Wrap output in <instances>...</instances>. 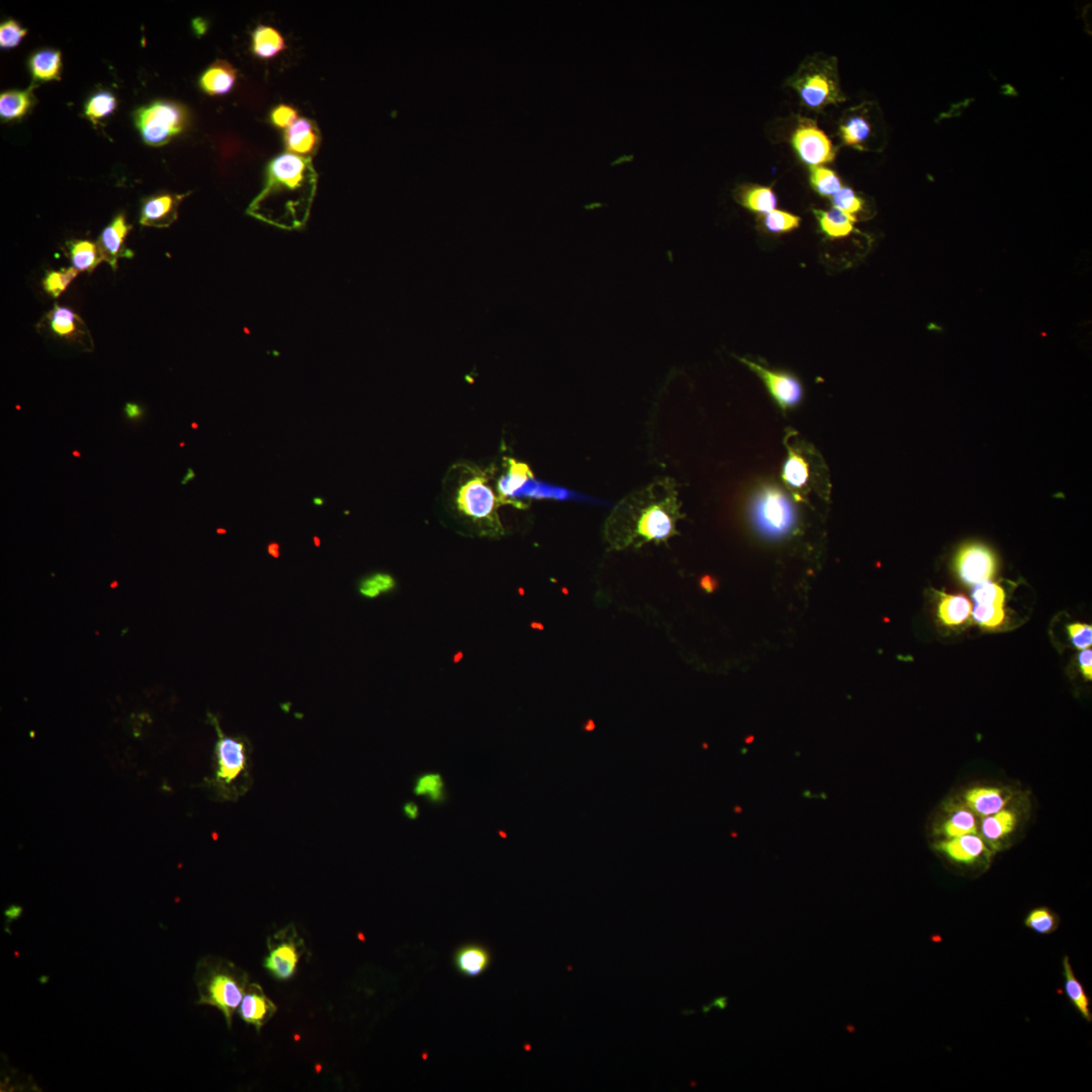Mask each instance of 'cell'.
I'll return each instance as SVG.
<instances>
[{"label":"cell","instance_id":"obj_21","mask_svg":"<svg viewBox=\"0 0 1092 1092\" xmlns=\"http://www.w3.org/2000/svg\"><path fill=\"white\" fill-rule=\"evenodd\" d=\"M735 198L743 208L754 213L767 215L777 207V197L771 188L742 184L736 189Z\"/></svg>","mask_w":1092,"mask_h":1092},{"label":"cell","instance_id":"obj_4","mask_svg":"<svg viewBox=\"0 0 1092 1092\" xmlns=\"http://www.w3.org/2000/svg\"><path fill=\"white\" fill-rule=\"evenodd\" d=\"M194 983L199 996L197 1005L218 1009L231 1028L235 1012L249 985V975L229 960L207 956L198 962Z\"/></svg>","mask_w":1092,"mask_h":1092},{"label":"cell","instance_id":"obj_23","mask_svg":"<svg viewBox=\"0 0 1092 1092\" xmlns=\"http://www.w3.org/2000/svg\"><path fill=\"white\" fill-rule=\"evenodd\" d=\"M64 250L72 263V267L79 272L92 273L100 262L104 261L97 242L73 240L67 243Z\"/></svg>","mask_w":1092,"mask_h":1092},{"label":"cell","instance_id":"obj_3","mask_svg":"<svg viewBox=\"0 0 1092 1092\" xmlns=\"http://www.w3.org/2000/svg\"><path fill=\"white\" fill-rule=\"evenodd\" d=\"M451 477L450 497L457 513L484 535H502L498 509L504 503L490 484V473L462 463L453 468Z\"/></svg>","mask_w":1092,"mask_h":1092},{"label":"cell","instance_id":"obj_5","mask_svg":"<svg viewBox=\"0 0 1092 1092\" xmlns=\"http://www.w3.org/2000/svg\"><path fill=\"white\" fill-rule=\"evenodd\" d=\"M748 512L754 531L766 540H783L793 535L798 527V513L792 501L776 485L759 489L751 501Z\"/></svg>","mask_w":1092,"mask_h":1092},{"label":"cell","instance_id":"obj_54","mask_svg":"<svg viewBox=\"0 0 1092 1092\" xmlns=\"http://www.w3.org/2000/svg\"><path fill=\"white\" fill-rule=\"evenodd\" d=\"M726 1005H727L726 997H720V999H716L714 1002H712L710 1006H711V1009L712 1007H717V1009L724 1010L725 1009Z\"/></svg>","mask_w":1092,"mask_h":1092},{"label":"cell","instance_id":"obj_15","mask_svg":"<svg viewBox=\"0 0 1092 1092\" xmlns=\"http://www.w3.org/2000/svg\"><path fill=\"white\" fill-rule=\"evenodd\" d=\"M132 226L126 223L124 215H119L105 227L98 237V245L103 253L104 260L114 271H117L120 258L134 257L133 251L126 247V235Z\"/></svg>","mask_w":1092,"mask_h":1092},{"label":"cell","instance_id":"obj_46","mask_svg":"<svg viewBox=\"0 0 1092 1092\" xmlns=\"http://www.w3.org/2000/svg\"><path fill=\"white\" fill-rule=\"evenodd\" d=\"M28 31L22 28L18 22L9 20L0 26V46L3 49H12L20 44Z\"/></svg>","mask_w":1092,"mask_h":1092},{"label":"cell","instance_id":"obj_45","mask_svg":"<svg viewBox=\"0 0 1092 1092\" xmlns=\"http://www.w3.org/2000/svg\"><path fill=\"white\" fill-rule=\"evenodd\" d=\"M833 208L842 210V212L853 216L858 214L863 209V200L858 197L852 188H842L832 198Z\"/></svg>","mask_w":1092,"mask_h":1092},{"label":"cell","instance_id":"obj_28","mask_svg":"<svg viewBox=\"0 0 1092 1092\" xmlns=\"http://www.w3.org/2000/svg\"><path fill=\"white\" fill-rule=\"evenodd\" d=\"M815 214L817 220H819L822 233L826 234L828 238H843V237L848 236L854 230L856 218L842 212L840 210L835 208L830 210H815Z\"/></svg>","mask_w":1092,"mask_h":1092},{"label":"cell","instance_id":"obj_36","mask_svg":"<svg viewBox=\"0 0 1092 1092\" xmlns=\"http://www.w3.org/2000/svg\"><path fill=\"white\" fill-rule=\"evenodd\" d=\"M943 832L949 838L973 835L977 832L974 815L967 809L957 810L945 822Z\"/></svg>","mask_w":1092,"mask_h":1092},{"label":"cell","instance_id":"obj_30","mask_svg":"<svg viewBox=\"0 0 1092 1092\" xmlns=\"http://www.w3.org/2000/svg\"><path fill=\"white\" fill-rule=\"evenodd\" d=\"M286 49V42L282 34L272 26L258 25L253 31L252 50L258 58L272 59Z\"/></svg>","mask_w":1092,"mask_h":1092},{"label":"cell","instance_id":"obj_9","mask_svg":"<svg viewBox=\"0 0 1092 1092\" xmlns=\"http://www.w3.org/2000/svg\"><path fill=\"white\" fill-rule=\"evenodd\" d=\"M267 948L265 967L278 980L292 978L297 972L299 962L308 951L294 925L287 926L269 937Z\"/></svg>","mask_w":1092,"mask_h":1092},{"label":"cell","instance_id":"obj_27","mask_svg":"<svg viewBox=\"0 0 1092 1092\" xmlns=\"http://www.w3.org/2000/svg\"><path fill=\"white\" fill-rule=\"evenodd\" d=\"M30 71L36 81H59L62 71L61 52L45 49L30 58Z\"/></svg>","mask_w":1092,"mask_h":1092},{"label":"cell","instance_id":"obj_17","mask_svg":"<svg viewBox=\"0 0 1092 1092\" xmlns=\"http://www.w3.org/2000/svg\"><path fill=\"white\" fill-rule=\"evenodd\" d=\"M284 144L292 154L311 158L321 144L318 126L309 119H298L284 133Z\"/></svg>","mask_w":1092,"mask_h":1092},{"label":"cell","instance_id":"obj_20","mask_svg":"<svg viewBox=\"0 0 1092 1092\" xmlns=\"http://www.w3.org/2000/svg\"><path fill=\"white\" fill-rule=\"evenodd\" d=\"M506 473L499 479L497 485L498 495L504 504L514 505V498L517 493L524 488V485L535 477L530 468L524 462L515 460H506Z\"/></svg>","mask_w":1092,"mask_h":1092},{"label":"cell","instance_id":"obj_18","mask_svg":"<svg viewBox=\"0 0 1092 1092\" xmlns=\"http://www.w3.org/2000/svg\"><path fill=\"white\" fill-rule=\"evenodd\" d=\"M938 849L953 862L963 865L974 864L988 851L984 841L976 833L949 838L940 843Z\"/></svg>","mask_w":1092,"mask_h":1092},{"label":"cell","instance_id":"obj_55","mask_svg":"<svg viewBox=\"0 0 1092 1092\" xmlns=\"http://www.w3.org/2000/svg\"><path fill=\"white\" fill-rule=\"evenodd\" d=\"M312 502L315 507H322V506L325 504V499L322 497H315L313 498Z\"/></svg>","mask_w":1092,"mask_h":1092},{"label":"cell","instance_id":"obj_8","mask_svg":"<svg viewBox=\"0 0 1092 1092\" xmlns=\"http://www.w3.org/2000/svg\"><path fill=\"white\" fill-rule=\"evenodd\" d=\"M792 87L807 107L820 109L842 102L835 68L827 62H812L794 76Z\"/></svg>","mask_w":1092,"mask_h":1092},{"label":"cell","instance_id":"obj_43","mask_svg":"<svg viewBox=\"0 0 1092 1092\" xmlns=\"http://www.w3.org/2000/svg\"><path fill=\"white\" fill-rule=\"evenodd\" d=\"M972 614L978 624L988 627L1000 625L1005 617L1004 606L995 604L975 603Z\"/></svg>","mask_w":1092,"mask_h":1092},{"label":"cell","instance_id":"obj_25","mask_svg":"<svg viewBox=\"0 0 1092 1092\" xmlns=\"http://www.w3.org/2000/svg\"><path fill=\"white\" fill-rule=\"evenodd\" d=\"M1062 967L1065 979V994H1067L1071 1005L1078 1011V1014L1084 1017V1020L1090 1023L1092 1022L1091 1001L1083 983L1076 978L1068 956L1063 958Z\"/></svg>","mask_w":1092,"mask_h":1092},{"label":"cell","instance_id":"obj_7","mask_svg":"<svg viewBox=\"0 0 1092 1092\" xmlns=\"http://www.w3.org/2000/svg\"><path fill=\"white\" fill-rule=\"evenodd\" d=\"M135 123L145 143L161 146L186 128L188 113L181 104L155 102L137 110Z\"/></svg>","mask_w":1092,"mask_h":1092},{"label":"cell","instance_id":"obj_31","mask_svg":"<svg viewBox=\"0 0 1092 1092\" xmlns=\"http://www.w3.org/2000/svg\"><path fill=\"white\" fill-rule=\"evenodd\" d=\"M522 498L538 499V500L553 499V500H562V501L573 500L576 498L583 499L582 496H578L573 492H569V490L566 489L555 487V485L545 484L542 482H538L536 481L535 477L531 478L529 481L524 485V488H522L519 490V492L516 494L514 498V502L516 503L517 507H521V505L518 502H517L516 500L522 499Z\"/></svg>","mask_w":1092,"mask_h":1092},{"label":"cell","instance_id":"obj_10","mask_svg":"<svg viewBox=\"0 0 1092 1092\" xmlns=\"http://www.w3.org/2000/svg\"><path fill=\"white\" fill-rule=\"evenodd\" d=\"M39 331L46 336L68 343L78 350L92 352L94 343L86 322L72 310L56 304L41 320Z\"/></svg>","mask_w":1092,"mask_h":1092},{"label":"cell","instance_id":"obj_14","mask_svg":"<svg viewBox=\"0 0 1092 1092\" xmlns=\"http://www.w3.org/2000/svg\"><path fill=\"white\" fill-rule=\"evenodd\" d=\"M187 194L160 193L142 203L140 224L155 228H167L177 220L178 208Z\"/></svg>","mask_w":1092,"mask_h":1092},{"label":"cell","instance_id":"obj_40","mask_svg":"<svg viewBox=\"0 0 1092 1092\" xmlns=\"http://www.w3.org/2000/svg\"><path fill=\"white\" fill-rule=\"evenodd\" d=\"M79 273L74 267L63 268L60 271H53L46 273L43 279L44 291L53 298H58L70 287L73 279Z\"/></svg>","mask_w":1092,"mask_h":1092},{"label":"cell","instance_id":"obj_41","mask_svg":"<svg viewBox=\"0 0 1092 1092\" xmlns=\"http://www.w3.org/2000/svg\"><path fill=\"white\" fill-rule=\"evenodd\" d=\"M395 587V580L389 574L378 573L364 578L360 584V593L363 597L374 599L379 595L388 593Z\"/></svg>","mask_w":1092,"mask_h":1092},{"label":"cell","instance_id":"obj_19","mask_svg":"<svg viewBox=\"0 0 1092 1092\" xmlns=\"http://www.w3.org/2000/svg\"><path fill=\"white\" fill-rule=\"evenodd\" d=\"M236 81L235 68L227 61L219 60L213 63L199 77V87L209 96H224L232 91Z\"/></svg>","mask_w":1092,"mask_h":1092},{"label":"cell","instance_id":"obj_32","mask_svg":"<svg viewBox=\"0 0 1092 1092\" xmlns=\"http://www.w3.org/2000/svg\"><path fill=\"white\" fill-rule=\"evenodd\" d=\"M1016 815L1011 810L1002 809L994 815L986 816L981 825L983 837L989 842H996L1015 830Z\"/></svg>","mask_w":1092,"mask_h":1092},{"label":"cell","instance_id":"obj_42","mask_svg":"<svg viewBox=\"0 0 1092 1092\" xmlns=\"http://www.w3.org/2000/svg\"><path fill=\"white\" fill-rule=\"evenodd\" d=\"M763 225L764 228L770 233H788V232L798 228L800 218L793 214L775 210L773 212L764 215Z\"/></svg>","mask_w":1092,"mask_h":1092},{"label":"cell","instance_id":"obj_44","mask_svg":"<svg viewBox=\"0 0 1092 1092\" xmlns=\"http://www.w3.org/2000/svg\"><path fill=\"white\" fill-rule=\"evenodd\" d=\"M972 596L975 603L978 604L1004 606L1005 600V591L1000 585L988 581L976 584Z\"/></svg>","mask_w":1092,"mask_h":1092},{"label":"cell","instance_id":"obj_2","mask_svg":"<svg viewBox=\"0 0 1092 1092\" xmlns=\"http://www.w3.org/2000/svg\"><path fill=\"white\" fill-rule=\"evenodd\" d=\"M677 493L671 484L652 485L622 502L606 527L607 540L616 550L643 543L667 541L677 534Z\"/></svg>","mask_w":1092,"mask_h":1092},{"label":"cell","instance_id":"obj_16","mask_svg":"<svg viewBox=\"0 0 1092 1092\" xmlns=\"http://www.w3.org/2000/svg\"><path fill=\"white\" fill-rule=\"evenodd\" d=\"M277 1011V1005L269 1000L260 984L248 985L238 1009L241 1019L247 1025L255 1026L257 1033H260L261 1028L272 1019Z\"/></svg>","mask_w":1092,"mask_h":1092},{"label":"cell","instance_id":"obj_1","mask_svg":"<svg viewBox=\"0 0 1092 1092\" xmlns=\"http://www.w3.org/2000/svg\"><path fill=\"white\" fill-rule=\"evenodd\" d=\"M318 173L309 157L284 153L266 168V184L247 215L286 231L304 228L312 210Z\"/></svg>","mask_w":1092,"mask_h":1092},{"label":"cell","instance_id":"obj_22","mask_svg":"<svg viewBox=\"0 0 1092 1092\" xmlns=\"http://www.w3.org/2000/svg\"><path fill=\"white\" fill-rule=\"evenodd\" d=\"M490 964V952L484 947L476 944L463 946L455 954V966L458 972L467 977H477L482 975L489 968Z\"/></svg>","mask_w":1092,"mask_h":1092},{"label":"cell","instance_id":"obj_33","mask_svg":"<svg viewBox=\"0 0 1092 1092\" xmlns=\"http://www.w3.org/2000/svg\"><path fill=\"white\" fill-rule=\"evenodd\" d=\"M970 612V602L964 596L943 595L938 613L946 624H961L968 619Z\"/></svg>","mask_w":1092,"mask_h":1092},{"label":"cell","instance_id":"obj_38","mask_svg":"<svg viewBox=\"0 0 1092 1092\" xmlns=\"http://www.w3.org/2000/svg\"><path fill=\"white\" fill-rule=\"evenodd\" d=\"M117 108V98L113 93L100 92L94 94L86 104V115L97 124L98 120L109 117Z\"/></svg>","mask_w":1092,"mask_h":1092},{"label":"cell","instance_id":"obj_35","mask_svg":"<svg viewBox=\"0 0 1092 1092\" xmlns=\"http://www.w3.org/2000/svg\"><path fill=\"white\" fill-rule=\"evenodd\" d=\"M810 183L817 193L822 197H833L840 192L843 186L836 172L824 166L811 167Z\"/></svg>","mask_w":1092,"mask_h":1092},{"label":"cell","instance_id":"obj_13","mask_svg":"<svg viewBox=\"0 0 1092 1092\" xmlns=\"http://www.w3.org/2000/svg\"><path fill=\"white\" fill-rule=\"evenodd\" d=\"M956 564L963 581L975 585L988 581L994 576L996 567L993 553L988 548L979 545L962 548Z\"/></svg>","mask_w":1092,"mask_h":1092},{"label":"cell","instance_id":"obj_39","mask_svg":"<svg viewBox=\"0 0 1092 1092\" xmlns=\"http://www.w3.org/2000/svg\"><path fill=\"white\" fill-rule=\"evenodd\" d=\"M871 133V126L868 120L863 117L849 118L845 124L841 126V135L846 144L860 147L864 142H866Z\"/></svg>","mask_w":1092,"mask_h":1092},{"label":"cell","instance_id":"obj_34","mask_svg":"<svg viewBox=\"0 0 1092 1092\" xmlns=\"http://www.w3.org/2000/svg\"><path fill=\"white\" fill-rule=\"evenodd\" d=\"M1025 927L1041 936L1052 935L1058 930L1060 917L1049 907H1037L1026 916Z\"/></svg>","mask_w":1092,"mask_h":1092},{"label":"cell","instance_id":"obj_52","mask_svg":"<svg viewBox=\"0 0 1092 1092\" xmlns=\"http://www.w3.org/2000/svg\"><path fill=\"white\" fill-rule=\"evenodd\" d=\"M267 552L269 556L278 558L281 556V546L277 542H271L267 546Z\"/></svg>","mask_w":1092,"mask_h":1092},{"label":"cell","instance_id":"obj_26","mask_svg":"<svg viewBox=\"0 0 1092 1092\" xmlns=\"http://www.w3.org/2000/svg\"><path fill=\"white\" fill-rule=\"evenodd\" d=\"M810 476L809 462H807L801 452L789 448L788 457L785 462L782 473L786 485L792 492L802 494L809 484Z\"/></svg>","mask_w":1092,"mask_h":1092},{"label":"cell","instance_id":"obj_6","mask_svg":"<svg viewBox=\"0 0 1092 1092\" xmlns=\"http://www.w3.org/2000/svg\"><path fill=\"white\" fill-rule=\"evenodd\" d=\"M212 722L218 733V741L215 748L216 761H217L215 782L221 793L231 799L233 796L241 794L237 787V782L240 778L245 780L248 778V763H249L248 745L241 737L226 736L215 717H212Z\"/></svg>","mask_w":1092,"mask_h":1092},{"label":"cell","instance_id":"obj_47","mask_svg":"<svg viewBox=\"0 0 1092 1092\" xmlns=\"http://www.w3.org/2000/svg\"><path fill=\"white\" fill-rule=\"evenodd\" d=\"M271 120L277 128L288 129L298 120V112L287 104L277 105L272 109Z\"/></svg>","mask_w":1092,"mask_h":1092},{"label":"cell","instance_id":"obj_53","mask_svg":"<svg viewBox=\"0 0 1092 1092\" xmlns=\"http://www.w3.org/2000/svg\"><path fill=\"white\" fill-rule=\"evenodd\" d=\"M195 477H197V474H195L193 469L192 468H188L186 474H184L182 479V484L186 485L188 483L193 482Z\"/></svg>","mask_w":1092,"mask_h":1092},{"label":"cell","instance_id":"obj_51","mask_svg":"<svg viewBox=\"0 0 1092 1092\" xmlns=\"http://www.w3.org/2000/svg\"><path fill=\"white\" fill-rule=\"evenodd\" d=\"M419 806L415 802H408L404 806L405 815L410 820H416L419 816Z\"/></svg>","mask_w":1092,"mask_h":1092},{"label":"cell","instance_id":"obj_11","mask_svg":"<svg viewBox=\"0 0 1092 1092\" xmlns=\"http://www.w3.org/2000/svg\"><path fill=\"white\" fill-rule=\"evenodd\" d=\"M740 361L762 379L781 409L794 408L801 402L804 398V388L798 378L789 373L770 371L746 358H740Z\"/></svg>","mask_w":1092,"mask_h":1092},{"label":"cell","instance_id":"obj_12","mask_svg":"<svg viewBox=\"0 0 1092 1092\" xmlns=\"http://www.w3.org/2000/svg\"><path fill=\"white\" fill-rule=\"evenodd\" d=\"M793 145L801 160L812 167L825 165L835 158L831 140L815 125H801L795 132Z\"/></svg>","mask_w":1092,"mask_h":1092},{"label":"cell","instance_id":"obj_24","mask_svg":"<svg viewBox=\"0 0 1092 1092\" xmlns=\"http://www.w3.org/2000/svg\"><path fill=\"white\" fill-rule=\"evenodd\" d=\"M965 800L974 814L980 816H989L1005 809L1009 799L1005 798L1002 791L996 788H973L965 794Z\"/></svg>","mask_w":1092,"mask_h":1092},{"label":"cell","instance_id":"obj_29","mask_svg":"<svg viewBox=\"0 0 1092 1092\" xmlns=\"http://www.w3.org/2000/svg\"><path fill=\"white\" fill-rule=\"evenodd\" d=\"M35 103L33 88L3 92L0 97V117L5 121L22 119Z\"/></svg>","mask_w":1092,"mask_h":1092},{"label":"cell","instance_id":"obj_48","mask_svg":"<svg viewBox=\"0 0 1092 1092\" xmlns=\"http://www.w3.org/2000/svg\"><path fill=\"white\" fill-rule=\"evenodd\" d=\"M1068 630L1076 647L1084 650L1092 643V629L1090 625L1075 624L1068 626Z\"/></svg>","mask_w":1092,"mask_h":1092},{"label":"cell","instance_id":"obj_50","mask_svg":"<svg viewBox=\"0 0 1092 1092\" xmlns=\"http://www.w3.org/2000/svg\"><path fill=\"white\" fill-rule=\"evenodd\" d=\"M1091 658H1092V652H1091V651H1090V650H1086V651H1084V652H1081V653H1080V655H1079V662H1080L1081 669H1083V672H1084V676H1085L1086 678H1088L1089 680H1091V679H1092V661H1091Z\"/></svg>","mask_w":1092,"mask_h":1092},{"label":"cell","instance_id":"obj_49","mask_svg":"<svg viewBox=\"0 0 1092 1092\" xmlns=\"http://www.w3.org/2000/svg\"><path fill=\"white\" fill-rule=\"evenodd\" d=\"M124 419L131 424H138L145 419L146 410L139 403H126L123 409Z\"/></svg>","mask_w":1092,"mask_h":1092},{"label":"cell","instance_id":"obj_37","mask_svg":"<svg viewBox=\"0 0 1092 1092\" xmlns=\"http://www.w3.org/2000/svg\"><path fill=\"white\" fill-rule=\"evenodd\" d=\"M445 784L440 774L422 775L416 780L414 793L428 798L431 802H442L445 798Z\"/></svg>","mask_w":1092,"mask_h":1092},{"label":"cell","instance_id":"obj_56","mask_svg":"<svg viewBox=\"0 0 1092 1092\" xmlns=\"http://www.w3.org/2000/svg\"><path fill=\"white\" fill-rule=\"evenodd\" d=\"M313 540H314V542H315V546H316V547H319V546H321V540H320V538H319V537L315 536V537L313 538Z\"/></svg>","mask_w":1092,"mask_h":1092}]
</instances>
